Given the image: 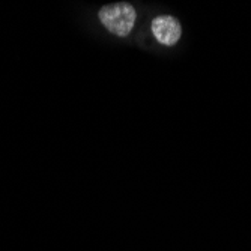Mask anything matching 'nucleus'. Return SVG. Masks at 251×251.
Segmentation results:
<instances>
[{"mask_svg":"<svg viewBox=\"0 0 251 251\" xmlns=\"http://www.w3.org/2000/svg\"><path fill=\"white\" fill-rule=\"evenodd\" d=\"M100 20L104 27L118 36H128L135 23V9L129 3L107 5L100 11Z\"/></svg>","mask_w":251,"mask_h":251,"instance_id":"nucleus-1","label":"nucleus"},{"mask_svg":"<svg viewBox=\"0 0 251 251\" xmlns=\"http://www.w3.org/2000/svg\"><path fill=\"white\" fill-rule=\"evenodd\" d=\"M152 33L159 44L175 45L182 35V29L175 17L161 15L152 21Z\"/></svg>","mask_w":251,"mask_h":251,"instance_id":"nucleus-2","label":"nucleus"}]
</instances>
